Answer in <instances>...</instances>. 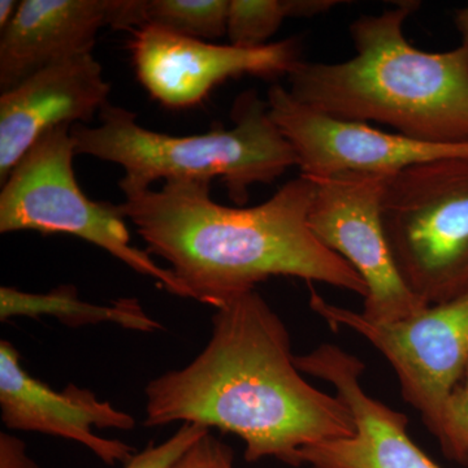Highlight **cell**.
<instances>
[{
	"label": "cell",
	"mask_w": 468,
	"mask_h": 468,
	"mask_svg": "<svg viewBox=\"0 0 468 468\" xmlns=\"http://www.w3.org/2000/svg\"><path fill=\"white\" fill-rule=\"evenodd\" d=\"M211 337L185 367L146 385L144 426L181 421L245 442V460L301 467L307 446L353 435L350 410L302 377L282 318L257 291L217 307Z\"/></svg>",
	"instance_id": "cell-1"
},
{
	"label": "cell",
	"mask_w": 468,
	"mask_h": 468,
	"mask_svg": "<svg viewBox=\"0 0 468 468\" xmlns=\"http://www.w3.org/2000/svg\"><path fill=\"white\" fill-rule=\"evenodd\" d=\"M209 184L165 181L119 205L150 255L167 261L187 298L217 307L271 277H300L367 297V285L309 226L315 183L300 177L254 207L214 202Z\"/></svg>",
	"instance_id": "cell-2"
},
{
	"label": "cell",
	"mask_w": 468,
	"mask_h": 468,
	"mask_svg": "<svg viewBox=\"0 0 468 468\" xmlns=\"http://www.w3.org/2000/svg\"><path fill=\"white\" fill-rule=\"evenodd\" d=\"M419 7L402 2L350 26L356 55L341 63L301 60L289 92L304 106L349 122H380L423 143L468 144V50H419L403 26Z\"/></svg>",
	"instance_id": "cell-3"
},
{
	"label": "cell",
	"mask_w": 468,
	"mask_h": 468,
	"mask_svg": "<svg viewBox=\"0 0 468 468\" xmlns=\"http://www.w3.org/2000/svg\"><path fill=\"white\" fill-rule=\"evenodd\" d=\"M101 124L76 125L70 131L76 154L122 167V192L150 189L158 180L211 183L220 177L236 205L249 202L255 184H272L298 165L297 154L270 113L267 101L248 91L236 101L230 129L175 137L137 124V115L107 104Z\"/></svg>",
	"instance_id": "cell-4"
},
{
	"label": "cell",
	"mask_w": 468,
	"mask_h": 468,
	"mask_svg": "<svg viewBox=\"0 0 468 468\" xmlns=\"http://www.w3.org/2000/svg\"><path fill=\"white\" fill-rule=\"evenodd\" d=\"M388 246L409 291L427 306L468 292V158L389 175L381 198Z\"/></svg>",
	"instance_id": "cell-5"
},
{
	"label": "cell",
	"mask_w": 468,
	"mask_h": 468,
	"mask_svg": "<svg viewBox=\"0 0 468 468\" xmlns=\"http://www.w3.org/2000/svg\"><path fill=\"white\" fill-rule=\"evenodd\" d=\"M70 125L42 135L12 169L0 193V233L36 230L79 237L122 261L163 289L187 298L184 286L146 250L131 245V233L119 205L95 202L76 181L75 141Z\"/></svg>",
	"instance_id": "cell-6"
},
{
	"label": "cell",
	"mask_w": 468,
	"mask_h": 468,
	"mask_svg": "<svg viewBox=\"0 0 468 468\" xmlns=\"http://www.w3.org/2000/svg\"><path fill=\"white\" fill-rule=\"evenodd\" d=\"M310 292L311 310L332 329H351L383 354L403 399L439 439L446 401L468 367V292L390 323L371 322L362 313L329 303L314 288Z\"/></svg>",
	"instance_id": "cell-7"
},
{
	"label": "cell",
	"mask_w": 468,
	"mask_h": 468,
	"mask_svg": "<svg viewBox=\"0 0 468 468\" xmlns=\"http://www.w3.org/2000/svg\"><path fill=\"white\" fill-rule=\"evenodd\" d=\"M388 176L345 172L311 177V230L362 277L368 291L362 315L375 323L409 318L427 307L403 282L388 246L381 218Z\"/></svg>",
	"instance_id": "cell-8"
},
{
	"label": "cell",
	"mask_w": 468,
	"mask_h": 468,
	"mask_svg": "<svg viewBox=\"0 0 468 468\" xmlns=\"http://www.w3.org/2000/svg\"><path fill=\"white\" fill-rule=\"evenodd\" d=\"M273 122L297 154L301 175L326 177L345 172L393 175L433 160L468 158V144L412 140L318 112L294 100L282 85L268 91Z\"/></svg>",
	"instance_id": "cell-9"
},
{
	"label": "cell",
	"mask_w": 468,
	"mask_h": 468,
	"mask_svg": "<svg viewBox=\"0 0 468 468\" xmlns=\"http://www.w3.org/2000/svg\"><path fill=\"white\" fill-rule=\"evenodd\" d=\"M138 80L167 109H187L229 79L286 76L302 60L295 38L258 48L215 45L144 27L129 43Z\"/></svg>",
	"instance_id": "cell-10"
},
{
	"label": "cell",
	"mask_w": 468,
	"mask_h": 468,
	"mask_svg": "<svg viewBox=\"0 0 468 468\" xmlns=\"http://www.w3.org/2000/svg\"><path fill=\"white\" fill-rule=\"evenodd\" d=\"M302 374L335 388V396L350 410L353 435L307 446L301 466L311 468H440L410 439L406 415L366 392L365 363L340 346L323 344L295 356Z\"/></svg>",
	"instance_id": "cell-11"
},
{
	"label": "cell",
	"mask_w": 468,
	"mask_h": 468,
	"mask_svg": "<svg viewBox=\"0 0 468 468\" xmlns=\"http://www.w3.org/2000/svg\"><path fill=\"white\" fill-rule=\"evenodd\" d=\"M0 409L9 430L38 432L82 443L110 466L126 464L135 449L119 440L97 436L92 428L129 431L134 418L100 401L92 390L68 384L51 389L30 377L20 363V354L8 341L0 343Z\"/></svg>",
	"instance_id": "cell-12"
},
{
	"label": "cell",
	"mask_w": 468,
	"mask_h": 468,
	"mask_svg": "<svg viewBox=\"0 0 468 468\" xmlns=\"http://www.w3.org/2000/svg\"><path fill=\"white\" fill-rule=\"evenodd\" d=\"M111 86L92 54L43 68L0 97V181L57 126L90 122L109 104Z\"/></svg>",
	"instance_id": "cell-13"
},
{
	"label": "cell",
	"mask_w": 468,
	"mask_h": 468,
	"mask_svg": "<svg viewBox=\"0 0 468 468\" xmlns=\"http://www.w3.org/2000/svg\"><path fill=\"white\" fill-rule=\"evenodd\" d=\"M112 0H23L0 38V89L7 91L43 68L91 54L111 24Z\"/></svg>",
	"instance_id": "cell-14"
},
{
	"label": "cell",
	"mask_w": 468,
	"mask_h": 468,
	"mask_svg": "<svg viewBox=\"0 0 468 468\" xmlns=\"http://www.w3.org/2000/svg\"><path fill=\"white\" fill-rule=\"evenodd\" d=\"M54 316L69 326L115 323L126 329L141 332L160 331V323L144 313L135 298H120L110 306H98L80 300L73 285H61L46 294H33L2 286L0 289V319L14 316Z\"/></svg>",
	"instance_id": "cell-15"
},
{
	"label": "cell",
	"mask_w": 468,
	"mask_h": 468,
	"mask_svg": "<svg viewBox=\"0 0 468 468\" xmlns=\"http://www.w3.org/2000/svg\"><path fill=\"white\" fill-rule=\"evenodd\" d=\"M228 9V0H138V29L159 27L208 42L227 34Z\"/></svg>",
	"instance_id": "cell-16"
},
{
	"label": "cell",
	"mask_w": 468,
	"mask_h": 468,
	"mask_svg": "<svg viewBox=\"0 0 468 468\" xmlns=\"http://www.w3.org/2000/svg\"><path fill=\"white\" fill-rule=\"evenodd\" d=\"M285 18V0H230L227 36L236 48H263Z\"/></svg>",
	"instance_id": "cell-17"
},
{
	"label": "cell",
	"mask_w": 468,
	"mask_h": 468,
	"mask_svg": "<svg viewBox=\"0 0 468 468\" xmlns=\"http://www.w3.org/2000/svg\"><path fill=\"white\" fill-rule=\"evenodd\" d=\"M437 440L449 460L468 468V367L446 401Z\"/></svg>",
	"instance_id": "cell-18"
},
{
	"label": "cell",
	"mask_w": 468,
	"mask_h": 468,
	"mask_svg": "<svg viewBox=\"0 0 468 468\" xmlns=\"http://www.w3.org/2000/svg\"><path fill=\"white\" fill-rule=\"evenodd\" d=\"M207 432L208 428L201 424L184 423L167 441L159 445L150 442L143 452L134 454L125 468H171L194 442Z\"/></svg>",
	"instance_id": "cell-19"
},
{
	"label": "cell",
	"mask_w": 468,
	"mask_h": 468,
	"mask_svg": "<svg viewBox=\"0 0 468 468\" xmlns=\"http://www.w3.org/2000/svg\"><path fill=\"white\" fill-rule=\"evenodd\" d=\"M171 468H234L233 449L207 432L194 442Z\"/></svg>",
	"instance_id": "cell-20"
},
{
	"label": "cell",
	"mask_w": 468,
	"mask_h": 468,
	"mask_svg": "<svg viewBox=\"0 0 468 468\" xmlns=\"http://www.w3.org/2000/svg\"><path fill=\"white\" fill-rule=\"evenodd\" d=\"M0 468H39L27 455V445L17 437L0 435Z\"/></svg>",
	"instance_id": "cell-21"
},
{
	"label": "cell",
	"mask_w": 468,
	"mask_h": 468,
	"mask_svg": "<svg viewBox=\"0 0 468 468\" xmlns=\"http://www.w3.org/2000/svg\"><path fill=\"white\" fill-rule=\"evenodd\" d=\"M288 17H314L331 11L341 2L337 0H285Z\"/></svg>",
	"instance_id": "cell-22"
},
{
	"label": "cell",
	"mask_w": 468,
	"mask_h": 468,
	"mask_svg": "<svg viewBox=\"0 0 468 468\" xmlns=\"http://www.w3.org/2000/svg\"><path fill=\"white\" fill-rule=\"evenodd\" d=\"M18 7H20V2H16V0H2L0 2V30L2 32L16 16Z\"/></svg>",
	"instance_id": "cell-23"
},
{
	"label": "cell",
	"mask_w": 468,
	"mask_h": 468,
	"mask_svg": "<svg viewBox=\"0 0 468 468\" xmlns=\"http://www.w3.org/2000/svg\"><path fill=\"white\" fill-rule=\"evenodd\" d=\"M455 27L462 37V48L468 50V5L455 15Z\"/></svg>",
	"instance_id": "cell-24"
}]
</instances>
